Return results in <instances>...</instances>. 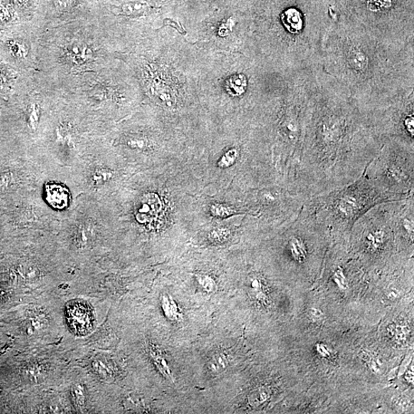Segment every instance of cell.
Returning <instances> with one entry per match:
<instances>
[{
    "label": "cell",
    "mask_w": 414,
    "mask_h": 414,
    "mask_svg": "<svg viewBox=\"0 0 414 414\" xmlns=\"http://www.w3.org/2000/svg\"><path fill=\"white\" fill-rule=\"evenodd\" d=\"M359 128L358 119L352 116L317 114L307 132L290 191L309 199L361 178L379 148Z\"/></svg>",
    "instance_id": "6da1fadb"
},
{
    "label": "cell",
    "mask_w": 414,
    "mask_h": 414,
    "mask_svg": "<svg viewBox=\"0 0 414 414\" xmlns=\"http://www.w3.org/2000/svg\"><path fill=\"white\" fill-rule=\"evenodd\" d=\"M410 195L385 192L363 175L348 185L309 198L305 203L328 231L331 239L338 240L349 237L354 224L372 207Z\"/></svg>",
    "instance_id": "7a4b0ae2"
},
{
    "label": "cell",
    "mask_w": 414,
    "mask_h": 414,
    "mask_svg": "<svg viewBox=\"0 0 414 414\" xmlns=\"http://www.w3.org/2000/svg\"><path fill=\"white\" fill-rule=\"evenodd\" d=\"M374 185L391 194L414 192L413 147L393 143L378 153L364 173Z\"/></svg>",
    "instance_id": "3957f363"
},
{
    "label": "cell",
    "mask_w": 414,
    "mask_h": 414,
    "mask_svg": "<svg viewBox=\"0 0 414 414\" xmlns=\"http://www.w3.org/2000/svg\"><path fill=\"white\" fill-rule=\"evenodd\" d=\"M349 237L359 253L370 260L388 254L394 243L391 202L369 209L354 224Z\"/></svg>",
    "instance_id": "277c9868"
},
{
    "label": "cell",
    "mask_w": 414,
    "mask_h": 414,
    "mask_svg": "<svg viewBox=\"0 0 414 414\" xmlns=\"http://www.w3.org/2000/svg\"><path fill=\"white\" fill-rule=\"evenodd\" d=\"M391 226L394 242L413 249L414 237V192L406 199L391 201Z\"/></svg>",
    "instance_id": "5b68a950"
},
{
    "label": "cell",
    "mask_w": 414,
    "mask_h": 414,
    "mask_svg": "<svg viewBox=\"0 0 414 414\" xmlns=\"http://www.w3.org/2000/svg\"><path fill=\"white\" fill-rule=\"evenodd\" d=\"M162 207V202L158 195L153 192L144 195L139 200L136 209L138 222L142 224L151 223L158 217Z\"/></svg>",
    "instance_id": "8992f818"
},
{
    "label": "cell",
    "mask_w": 414,
    "mask_h": 414,
    "mask_svg": "<svg viewBox=\"0 0 414 414\" xmlns=\"http://www.w3.org/2000/svg\"><path fill=\"white\" fill-rule=\"evenodd\" d=\"M47 203L57 209H63L69 206L71 195L68 188L62 185L49 184L45 187Z\"/></svg>",
    "instance_id": "52a82bcc"
},
{
    "label": "cell",
    "mask_w": 414,
    "mask_h": 414,
    "mask_svg": "<svg viewBox=\"0 0 414 414\" xmlns=\"http://www.w3.org/2000/svg\"><path fill=\"white\" fill-rule=\"evenodd\" d=\"M93 55L91 48L81 42L72 43L66 49L67 57L75 65H83L90 62Z\"/></svg>",
    "instance_id": "ba28073f"
},
{
    "label": "cell",
    "mask_w": 414,
    "mask_h": 414,
    "mask_svg": "<svg viewBox=\"0 0 414 414\" xmlns=\"http://www.w3.org/2000/svg\"><path fill=\"white\" fill-rule=\"evenodd\" d=\"M70 309V319L74 328L78 331H85L89 328L90 315L89 310L80 305L73 306Z\"/></svg>",
    "instance_id": "9c48e42d"
},
{
    "label": "cell",
    "mask_w": 414,
    "mask_h": 414,
    "mask_svg": "<svg viewBox=\"0 0 414 414\" xmlns=\"http://www.w3.org/2000/svg\"><path fill=\"white\" fill-rule=\"evenodd\" d=\"M5 47L8 54L17 61L27 59L30 53L27 44L19 38H9L6 41Z\"/></svg>",
    "instance_id": "30bf717a"
},
{
    "label": "cell",
    "mask_w": 414,
    "mask_h": 414,
    "mask_svg": "<svg viewBox=\"0 0 414 414\" xmlns=\"http://www.w3.org/2000/svg\"><path fill=\"white\" fill-rule=\"evenodd\" d=\"M95 226L91 222L82 224L77 228L75 235V243L77 246L84 248L89 246L95 236Z\"/></svg>",
    "instance_id": "8fae6325"
},
{
    "label": "cell",
    "mask_w": 414,
    "mask_h": 414,
    "mask_svg": "<svg viewBox=\"0 0 414 414\" xmlns=\"http://www.w3.org/2000/svg\"><path fill=\"white\" fill-rule=\"evenodd\" d=\"M92 369L99 376L104 380L114 377L115 370L113 364L108 360L96 359L92 363Z\"/></svg>",
    "instance_id": "7c38bea8"
},
{
    "label": "cell",
    "mask_w": 414,
    "mask_h": 414,
    "mask_svg": "<svg viewBox=\"0 0 414 414\" xmlns=\"http://www.w3.org/2000/svg\"><path fill=\"white\" fill-rule=\"evenodd\" d=\"M284 25L291 33H298L301 31L303 21L300 13L295 9H288L282 17Z\"/></svg>",
    "instance_id": "4fadbf2b"
},
{
    "label": "cell",
    "mask_w": 414,
    "mask_h": 414,
    "mask_svg": "<svg viewBox=\"0 0 414 414\" xmlns=\"http://www.w3.org/2000/svg\"><path fill=\"white\" fill-rule=\"evenodd\" d=\"M247 82L246 77L243 75H234L226 82L227 91L234 96H239L246 91Z\"/></svg>",
    "instance_id": "5bb4252c"
},
{
    "label": "cell",
    "mask_w": 414,
    "mask_h": 414,
    "mask_svg": "<svg viewBox=\"0 0 414 414\" xmlns=\"http://www.w3.org/2000/svg\"><path fill=\"white\" fill-rule=\"evenodd\" d=\"M41 117L40 106L36 103H31L26 110V122L28 128L35 131L40 123Z\"/></svg>",
    "instance_id": "9a60e30c"
},
{
    "label": "cell",
    "mask_w": 414,
    "mask_h": 414,
    "mask_svg": "<svg viewBox=\"0 0 414 414\" xmlns=\"http://www.w3.org/2000/svg\"><path fill=\"white\" fill-rule=\"evenodd\" d=\"M16 178L14 173L11 170H4L0 172V197H4L11 190Z\"/></svg>",
    "instance_id": "2e32d148"
},
{
    "label": "cell",
    "mask_w": 414,
    "mask_h": 414,
    "mask_svg": "<svg viewBox=\"0 0 414 414\" xmlns=\"http://www.w3.org/2000/svg\"><path fill=\"white\" fill-rule=\"evenodd\" d=\"M14 19L13 6L8 0H0V27L11 24Z\"/></svg>",
    "instance_id": "e0dca14e"
},
{
    "label": "cell",
    "mask_w": 414,
    "mask_h": 414,
    "mask_svg": "<svg viewBox=\"0 0 414 414\" xmlns=\"http://www.w3.org/2000/svg\"><path fill=\"white\" fill-rule=\"evenodd\" d=\"M72 398L77 410H82L85 407L86 393L83 385L75 383L72 387Z\"/></svg>",
    "instance_id": "ac0fdd59"
},
{
    "label": "cell",
    "mask_w": 414,
    "mask_h": 414,
    "mask_svg": "<svg viewBox=\"0 0 414 414\" xmlns=\"http://www.w3.org/2000/svg\"><path fill=\"white\" fill-rule=\"evenodd\" d=\"M113 178L111 170L99 168L94 170L91 176L92 184L95 187L102 186L109 182Z\"/></svg>",
    "instance_id": "d6986e66"
},
{
    "label": "cell",
    "mask_w": 414,
    "mask_h": 414,
    "mask_svg": "<svg viewBox=\"0 0 414 414\" xmlns=\"http://www.w3.org/2000/svg\"><path fill=\"white\" fill-rule=\"evenodd\" d=\"M52 7L57 13H70L78 6L80 0H50Z\"/></svg>",
    "instance_id": "ffe728a7"
},
{
    "label": "cell",
    "mask_w": 414,
    "mask_h": 414,
    "mask_svg": "<svg viewBox=\"0 0 414 414\" xmlns=\"http://www.w3.org/2000/svg\"><path fill=\"white\" fill-rule=\"evenodd\" d=\"M149 350L152 359L153 360V361H155L160 373L166 375L167 377H170V371L168 367V365L165 359L162 357V355L160 354L159 351H158V349L155 348V347H153V345L150 346Z\"/></svg>",
    "instance_id": "44dd1931"
},
{
    "label": "cell",
    "mask_w": 414,
    "mask_h": 414,
    "mask_svg": "<svg viewBox=\"0 0 414 414\" xmlns=\"http://www.w3.org/2000/svg\"><path fill=\"white\" fill-rule=\"evenodd\" d=\"M162 306L168 319L171 320H178L180 315L178 305L172 300L171 298L163 297L162 300Z\"/></svg>",
    "instance_id": "7402d4cb"
},
{
    "label": "cell",
    "mask_w": 414,
    "mask_h": 414,
    "mask_svg": "<svg viewBox=\"0 0 414 414\" xmlns=\"http://www.w3.org/2000/svg\"><path fill=\"white\" fill-rule=\"evenodd\" d=\"M239 158V151L237 148L230 149L225 153L218 163L219 168H228L235 165Z\"/></svg>",
    "instance_id": "603a6c76"
},
{
    "label": "cell",
    "mask_w": 414,
    "mask_h": 414,
    "mask_svg": "<svg viewBox=\"0 0 414 414\" xmlns=\"http://www.w3.org/2000/svg\"><path fill=\"white\" fill-rule=\"evenodd\" d=\"M56 138L65 146H71L72 143V134L70 127L66 125H60L56 130Z\"/></svg>",
    "instance_id": "cb8c5ba5"
},
{
    "label": "cell",
    "mask_w": 414,
    "mask_h": 414,
    "mask_svg": "<svg viewBox=\"0 0 414 414\" xmlns=\"http://www.w3.org/2000/svg\"><path fill=\"white\" fill-rule=\"evenodd\" d=\"M211 213L217 217H228L236 213V210L232 207L224 205H215L211 207Z\"/></svg>",
    "instance_id": "d4e9b609"
},
{
    "label": "cell",
    "mask_w": 414,
    "mask_h": 414,
    "mask_svg": "<svg viewBox=\"0 0 414 414\" xmlns=\"http://www.w3.org/2000/svg\"><path fill=\"white\" fill-rule=\"evenodd\" d=\"M227 356L224 353H219L214 355L210 361V367L213 371L218 372L224 371L227 366Z\"/></svg>",
    "instance_id": "484cf974"
},
{
    "label": "cell",
    "mask_w": 414,
    "mask_h": 414,
    "mask_svg": "<svg viewBox=\"0 0 414 414\" xmlns=\"http://www.w3.org/2000/svg\"><path fill=\"white\" fill-rule=\"evenodd\" d=\"M199 284L207 292H214L217 288V284L214 278L206 274H199L197 276Z\"/></svg>",
    "instance_id": "4316f807"
},
{
    "label": "cell",
    "mask_w": 414,
    "mask_h": 414,
    "mask_svg": "<svg viewBox=\"0 0 414 414\" xmlns=\"http://www.w3.org/2000/svg\"><path fill=\"white\" fill-rule=\"evenodd\" d=\"M46 325V317L43 315L31 317L27 322V330L33 332V329H41Z\"/></svg>",
    "instance_id": "83f0119b"
},
{
    "label": "cell",
    "mask_w": 414,
    "mask_h": 414,
    "mask_svg": "<svg viewBox=\"0 0 414 414\" xmlns=\"http://www.w3.org/2000/svg\"><path fill=\"white\" fill-rule=\"evenodd\" d=\"M230 231L225 228H218L211 231L209 235V239L213 242H223L229 237Z\"/></svg>",
    "instance_id": "f1b7e54d"
},
{
    "label": "cell",
    "mask_w": 414,
    "mask_h": 414,
    "mask_svg": "<svg viewBox=\"0 0 414 414\" xmlns=\"http://www.w3.org/2000/svg\"><path fill=\"white\" fill-rule=\"evenodd\" d=\"M9 4L18 9H26L31 6V0H8Z\"/></svg>",
    "instance_id": "f546056e"
},
{
    "label": "cell",
    "mask_w": 414,
    "mask_h": 414,
    "mask_svg": "<svg viewBox=\"0 0 414 414\" xmlns=\"http://www.w3.org/2000/svg\"><path fill=\"white\" fill-rule=\"evenodd\" d=\"M129 146L132 148L141 149L146 148V143L142 139H131L128 142Z\"/></svg>",
    "instance_id": "4dcf8cb0"
},
{
    "label": "cell",
    "mask_w": 414,
    "mask_h": 414,
    "mask_svg": "<svg viewBox=\"0 0 414 414\" xmlns=\"http://www.w3.org/2000/svg\"><path fill=\"white\" fill-rule=\"evenodd\" d=\"M8 83V77L4 69L0 67V91L4 89Z\"/></svg>",
    "instance_id": "1f68e13d"
}]
</instances>
